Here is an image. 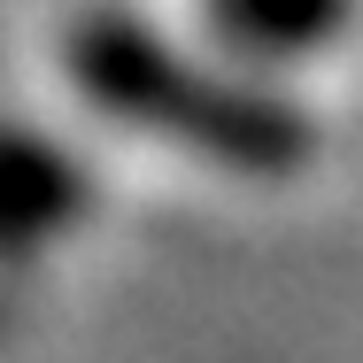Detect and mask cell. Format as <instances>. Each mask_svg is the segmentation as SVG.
Returning <instances> with one entry per match:
<instances>
[{
    "mask_svg": "<svg viewBox=\"0 0 363 363\" xmlns=\"http://www.w3.org/2000/svg\"><path fill=\"white\" fill-rule=\"evenodd\" d=\"M62 70L108 124L186 147L224 178L286 186L325 147L317 116L294 93H279L263 70L194 55L186 39H170L162 23H147L140 8H116V0L85 8L62 31Z\"/></svg>",
    "mask_w": 363,
    "mask_h": 363,
    "instance_id": "1",
    "label": "cell"
},
{
    "mask_svg": "<svg viewBox=\"0 0 363 363\" xmlns=\"http://www.w3.org/2000/svg\"><path fill=\"white\" fill-rule=\"evenodd\" d=\"M201 23L224 47V62L279 70V62L325 55L356 23V0H201Z\"/></svg>",
    "mask_w": 363,
    "mask_h": 363,
    "instance_id": "3",
    "label": "cell"
},
{
    "mask_svg": "<svg viewBox=\"0 0 363 363\" xmlns=\"http://www.w3.org/2000/svg\"><path fill=\"white\" fill-rule=\"evenodd\" d=\"M93 217V170L39 124H0V263H31Z\"/></svg>",
    "mask_w": 363,
    "mask_h": 363,
    "instance_id": "2",
    "label": "cell"
}]
</instances>
